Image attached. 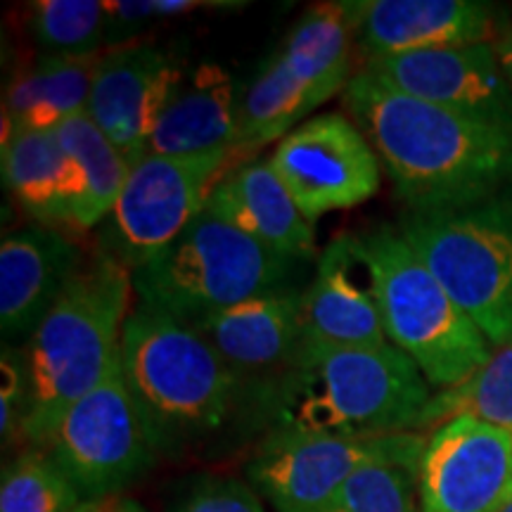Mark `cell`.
I'll return each instance as SVG.
<instances>
[{
    "mask_svg": "<svg viewBox=\"0 0 512 512\" xmlns=\"http://www.w3.org/2000/svg\"><path fill=\"white\" fill-rule=\"evenodd\" d=\"M131 294V271L98 252L38 325L24 347L29 392L19 439L27 448H46L69 408L110 373Z\"/></svg>",
    "mask_w": 512,
    "mask_h": 512,
    "instance_id": "cell-3",
    "label": "cell"
},
{
    "mask_svg": "<svg viewBox=\"0 0 512 512\" xmlns=\"http://www.w3.org/2000/svg\"><path fill=\"white\" fill-rule=\"evenodd\" d=\"M396 228L491 347L512 344V185L463 207L403 211Z\"/></svg>",
    "mask_w": 512,
    "mask_h": 512,
    "instance_id": "cell-7",
    "label": "cell"
},
{
    "mask_svg": "<svg viewBox=\"0 0 512 512\" xmlns=\"http://www.w3.org/2000/svg\"><path fill=\"white\" fill-rule=\"evenodd\" d=\"M512 498V432L460 415L427 437L418 512H503Z\"/></svg>",
    "mask_w": 512,
    "mask_h": 512,
    "instance_id": "cell-13",
    "label": "cell"
},
{
    "mask_svg": "<svg viewBox=\"0 0 512 512\" xmlns=\"http://www.w3.org/2000/svg\"><path fill=\"white\" fill-rule=\"evenodd\" d=\"M494 48H496L498 60H501L505 76H508V81L512 83V27L501 29V34H498L494 41Z\"/></svg>",
    "mask_w": 512,
    "mask_h": 512,
    "instance_id": "cell-33",
    "label": "cell"
},
{
    "mask_svg": "<svg viewBox=\"0 0 512 512\" xmlns=\"http://www.w3.org/2000/svg\"><path fill=\"white\" fill-rule=\"evenodd\" d=\"M72 512H150L143 503L136 501L131 496H107V498H95V501H83L79 508Z\"/></svg>",
    "mask_w": 512,
    "mask_h": 512,
    "instance_id": "cell-32",
    "label": "cell"
},
{
    "mask_svg": "<svg viewBox=\"0 0 512 512\" xmlns=\"http://www.w3.org/2000/svg\"><path fill=\"white\" fill-rule=\"evenodd\" d=\"M351 22L344 3H318L256 69L240 95V138L233 162L256 157L311 119L351 81Z\"/></svg>",
    "mask_w": 512,
    "mask_h": 512,
    "instance_id": "cell-8",
    "label": "cell"
},
{
    "mask_svg": "<svg viewBox=\"0 0 512 512\" xmlns=\"http://www.w3.org/2000/svg\"><path fill=\"white\" fill-rule=\"evenodd\" d=\"M76 171L72 228L91 230L112 216L131 166L86 112L57 128Z\"/></svg>",
    "mask_w": 512,
    "mask_h": 512,
    "instance_id": "cell-24",
    "label": "cell"
},
{
    "mask_svg": "<svg viewBox=\"0 0 512 512\" xmlns=\"http://www.w3.org/2000/svg\"><path fill=\"white\" fill-rule=\"evenodd\" d=\"M363 235L373 254L377 297L389 344L411 358L430 387L439 392L458 387L475 375L494 354L475 320L422 264L399 228L384 223Z\"/></svg>",
    "mask_w": 512,
    "mask_h": 512,
    "instance_id": "cell-6",
    "label": "cell"
},
{
    "mask_svg": "<svg viewBox=\"0 0 512 512\" xmlns=\"http://www.w3.org/2000/svg\"><path fill=\"white\" fill-rule=\"evenodd\" d=\"M302 287L247 299L192 323L228 368L242 377L273 375L302 344Z\"/></svg>",
    "mask_w": 512,
    "mask_h": 512,
    "instance_id": "cell-20",
    "label": "cell"
},
{
    "mask_svg": "<svg viewBox=\"0 0 512 512\" xmlns=\"http://www.w3.org/2000/svg\"><path fill=\"white\" fill-rule=\"evenodd\" d=\"M27 29L46 55L91 60L107 53L102 0H38L27 8Z\"/></svg>",
    "mask_w": 512,
    "mask_h": 512,
    "instance_id": "cell-26",
    "label": "cell"
},
{
    "mask_svg": "<svg viewBox=\"0 0 512 512\" xmlns=\"http://www.w3.org/2000/svg\"><path fill=\"white\" fill-rule=\"evenodd\" d=\"M83 498L46 448H24L3 467L0 512H72Z\"/></svg>",
    "mask_w": 512,
    "mask_h": 512,
    "instance_id": "cell-27",
    "label": "cell"
},
{
    "mask_svg": "<svg viewBox=\"0 0 512 512\" xmlns=\"http://www.w3.org/2000/svg\"><path fill=\"white\" fill-rule=\"evenodd\" d=\"M159 12L155 0H105V43L107 50L126 48L138 43Z\"/></svg>",
    "mask_w": 512,
    "mask_h": 512,
    "instance_id": "cell-31",
    "label": "cell"
},
{
    "mask_svg": "<svg viewBox=\"0 0 512 512\" xmlns=\"http://www.w3.org/2000/svg\"><path fill=\"white\" fill-rule=\"evenodd\" d=\"M503 512H512V498H510V503L503 508Z\"/></svg>",
    "mask_w": 512,
    "mask_h": 512,
    "instance_id": "cell-34",
    "label": "cell"
},
{
    "mask_svg": "<svg viewBox=\"0 0 512 512\" xmlns=\"http://www.w3.org/2000/svg\"><path fill=\"white\" fill-rule=\"evenodd\" d=\"M460 415H470L498 430L512 432V344L494 349L489 361L458 387L434 394L422 415L420 430H437L439 425Z\"/></svg>",
    "mask_w": 512,
    "mask_h": 512,
    "instance_id": "cell-25",
    "label": "cell"
},
{
    "mask_svg": "<svg viewBox=\"0 0 512 512\" xmlns=\"http://www.w3.org/2000/svg\"><path fill=\"white\" fill-rule=\"evenodd\" d=\"M299 261L275 254L214 211H204L157 259L133 271V294L183 323L294 285Z\"/></svg>",
    "mask_w": 512,
    "mask_h": 512,
    "instance_id": "cell-5",
    "label": "cell"
},
{
    "mask_svg": "<svg viewBox=\"0 0 512 512\" xmlns=\"http://www.w3.org/2000/svg\"><path fill=\"white\" fill-rule=\"evenodd\" d=\"M302 342L384 347L377 273L366 235H339L323 249L302 294Z\"/></svg>",
    "mask_w": 512,
    "mask_h": 512,
    "instance_id": "cell-16",
    "label": "cell"
},
{
    "mask_svg": "<svg viewBox=\"0 0 512 512\" xmlns=\"http://www.w3.org/2000/svg\"><path fill=\"white\" fill-rule=\"evenodd\" d=\"M361 69L411 98L512 128V83L503 72L494 43L380 57Z\"/></svg>",
    "mask_w": 512,
    "mask_h": 512,
    "instance_id": "cell-14",
    "label": "cell"
},
{
    "mask_svg": "<svg viewBox=\"0 0 512 512\" xmlns=\"http://www.w3.org/2000/svg\"><path fill=\"white\" fill-rule=\"evenodd\" d=\"M0 434L3 444L8 446L22 434L24 413H27V361L24 351L3 344V356H0Z\"/></svg>",
    "mask_w": 512,
    "mask_h": 512,
    "instance_id": "cell-30",
    "label": "cell"
},
{
    "mask_svg": "<svg viewBox=\"0 0 512 512\" xmlns=\"http://www.w3.org/2000/svg\"><path fill=\"white\" fill-rule=\"evenodd\" d=\"M268 162L309 223L328 211L358 207L380 192V159L344 112L306 119L280 140Z\"/></svg>",
    "mask_w": 512,
    "mask_h": 512,
    "instance_id": "cell-12",
    "label": "cell"
},
{
    "mask_svg": "<svg viewBox=\"0 0 512 512\" xmlns=\"http://www.w3.org/2000/svg\"><path fill=\"white\" fill-rule=\"evenodd\" d=\"M166 512H266L264 498L245 479L195 475L178 486Z\"/></svg>",
    "mask_w": 512,
    "mask_h": 512,
    "instance_id": "cell-29",
    "label": "cell"
},
{
    "mask_svg": "<svg viewBox=\"0 0 512 512\" xmlns=\"http://www.w3.org/2000/svg\"><path fill=\"white\" fill-rule=\"evenodd\" d=\"M121 363L159 453L226 425L240 380L192 325L138 302L121 332Z\"/></svg>",
    "mask_w": 512,
    "mask_h": 512,
    "instance_id": "cell-4",
    "label": "cell"
},
{
    "mask_svg": "<svg viewBox=\"0 0 512 512\" xmlns=\"http://www.w3.org/2000/svg\"><path fill=\"white\" fill-rule=\"evenodd\" d=\"M83 264L81 249L60 228L31 223L5 235L0 245V332L8 347H27Z\"/></svg>",
    "mask_w": 512,
    "mask_h": 512,
    "instance_id": "cell-18",
    "label": "cell"
},
{
    "mask_svg": "<svg viewBox=\"0 0 512 512\" xmlns=\"http://www.w3.org/2000/svg\"><path fill=\"white\" fill-rule=\"evenodd\" d=\"M183 67L150 43L107 50L95 64L86 114L128 166L150 152V138Z\"/></svg>",
    "mask_w": 512,
    "mask_h": 512,
    "instance_id": "cell-15",
    "label": "cell"
},
{
    "mask_svg": "<svg viewBox=\"0 0 512 512\" xmlns=\"http://www.w3.org/2000/svg\"><path fill=\"white\" fill-rule=\"evenodd\" d=\"M242 88L216 62H200L181 74L169 95L147 155L190 157L235 150L240 138Z\"/></svg>",
    "mask_w": 512,
    "mask_h": 512,
    "instance_id": "cell-21",
    "label": "cell"
},
{
    "mask_svg": "<svg viewBox=\"0 0 512 512\" xmlns=\"http://www.w3.org/2000/svg\"><path fill=\"white\" fill-rule=\"evenodd\" d=\"M406 211L453 209L512 185V128L430 105L363 69L342 91Z\"/></svg>",
    "mask_w": 512,
    "mask_h": 512,
    "instance_id": "cell-1",
    "label": "cell"
},
{
    "mask_svg": "<svg viewBox=\"0 0 512 512\" xmlns=\"http://www.w3.org/2000/svg\"><path fill=\"white\" fill-rule=\"evenodd\" d=\"M363 64L420 50L494 43L498 12L482 0H361L344 3Z\"/></svg>",
    "mask_w": 512,
    "mask_h": 512,
    "instance_id": "cell-17",
    "label": "cell"
},
{
    "mask_svg": "<svg viewBox=\"0 0 512 512\" xmlns=\"http://www.w3.org/2000/svg\"><path fill=\"white\" fill-rule=\"evenodd\" d=\"M5 190L41 226H72L76 171L57 131H22L3 138Z\"/></svg>",
    "mask_w": 512,
    "mask_h": 512,
    "instance_id": "cell-23",
    "label": "cell"
},
{
    "mask_svg": "<svg viewBox=\"0 0 512 512\" xmlns=\"http://www.w3.org/2000/svg\"><path fill=\"white\" fill-rule=\"evenodd\" d=\"M420 432L387 437L268 432L245 472L247 482L275 512H320L363 467L399 458H422Z\"/></svg>",
    "mask_w": 512,
    "mask_h": 512,
    "instance_id": "cell-11",
    "label": "cell"
},
{
    "mask_svg": "<svg viewBox=\"0 0 512 512\" xmlns=\"http://www.w3.org/2000/svg\"><path fill=\"white\" fill-rule=\"evenodd\" d=\"M420 368L396 349L302 342L290 361L254 389L268 432L387 437L420 430L432 401Z\"/></svg>",
    "mask_w": 512,
    "mask_h": 512,
    "instance_id": "cell-2",
    "label": "cell"
},
{
    "mask_svg": "<svg viewBox=\"0 0 512 512\" xmlns=\"http://www.w3.org/2000/svg\"><path fill=\"white\" fill-rule=\"evenodd\" d=\"M422 458L363 467L320 512H418Z\"/></svg>",
    "mask_w": 512,
    "mask_h": 512,
    "instance_id": "cell-28",
    "label": "cell"
},
{
    "mask_svg": "<svg viewBox=\"0 0 512 512\" xmlns=\"http://www.w3.org/2000/svg\"><path fill=\"white\" fill-rule=\"evenodd\" d=\"M46 451L83 501L124 494L157 463V441L128 389L121 349L98 387L69 408Z\"/></svg>",
    "mask_w": 512,
    "mask_h": 512,
    "instance_id": "cell-9",
    "label": "cell"
},
{
    "mask_svg": "<svg viewBox=\"0 0 512 512\" xmlns=\"http://www.w3.org/2000/svg\"><path fill=\"white\" fill-rule=\"evenodd\" d=\"M207 209L275 254L299 264L316 256L313 226L264 157L230 164L211 190Z\"/></svg>",
    "mask_w": 512,
    "mask_h": 512,
    "instance_id": "cell-19",
    "label": "cell"
},
{
    "mask_svg": "<svg viewBox=\"0 0 512 512\" xmlns=\"http://www.w3.org/2000/svg\"><path fill=\"white\" fill-rule=\"evenodd\" d=\"M100 57L72 60L41 53L17 67L5 86L3 138L22 131H57L64 121L86 112Z\"/></svg>",
    "mask_w": 512,
    "mask_h": 512,
    "instance_id": "cell-22",
    "label": "cell"
},
{
    "mask_svg": "<svg viewBox=\"0 0 512 512\" xmlns=\"http://www.w3.org/2000/svg\"><path fill=\"white\" fill-rule=\"evenodd\" d=\"M230 162L233 150L140 159L128 171L117 207L107 219L102 252L112 254L131 273L150 264L202 214Z\"/></svg>",
    "mask_w": 512,
    "mask_h": 512,
    "instance_id": "cell-10",
    "label": "cell"
}]
</instances>
